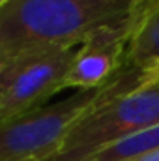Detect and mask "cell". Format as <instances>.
I'll return each instance as SVG.
<instances>
[{"instance_id":"9","label":"cell","mask_w":159,"mask_h":161,"mask_svg":"<svg viewBox=\"0 0 159 161\" xmlns=\"http://www.w3.org/2000/svg\"><path fill=\"white\" fill-rule=\"evenodd\" d=\"M157 80H159V60H156V62H152V64L139 69V86H137V90L146 88V86H150V84H154Z\"/></svg>"},{"instance_id":"11","label":"cell","mask_w":159,"mask_h":161,"mask_svg":"<svg viewBox=\"0 0 159 161\" xmlns=\"http://www.w3.org/2000/svg\"><path fill=\"white\" fill-rule=\"evenodd\" d=\"M148 2H152V0H133V9H139V8H142V6H146Z\"/></svg>"},{"instance_id":"8","label":"cell","mask_w":159,"mask_h":161,"mask_svg":"<svg viewBox=\"0 0 159 161\" xmlns=\"http://www.w3.org/2000/svg\"><path fill=\"white\" fill-rule=\"evenodd\" d=\"M45 54V53H41ZM41 54H19V56H0V96L6 92V88L11 84V80L17 77V73L30 64L34 58Z\"/></svg>"},{"instance_id":"12","label":"cell","mask_w":159,"mask_h":161,"mask_svg":"<svg viewBox=\"0 0 159 161\" xmlns=\"http://www.w3.org/2000/svg\"><path fill=\"white\" fill-rule=\"evenodd\" d=\"M6 2H8V0H0V8H2V6H4Z\"/></svg>"},{"instance_id":"10","label":"cell","mask_w":159,"mask_h":161,"mask_svg":"<svg viewBox=\"0 0 159 161\" xmlns=\"http://www.w3.org/2000/svg\"><path fill=\"white\" fill-rule=\"evenodd\" d=\"M127 161H159V150L157 152H150V154H146V156H139V158L127 159Z\"/></svg>"},{"instance_id":"6","label":"cell","mask_w":159,"mask_h":161,"mask_svg":"<svg viewBox=\"0 0 159 161\" xmlns=\"http://www.w3.org/2000/svg\"><path fill=\"white\" fill-rule=\"evenodd\" d=\"M159 60V0L133 9L131 34L125 49V66L140 69Z\"/></svg>"},{"instance_id":"7","label":"cell","mask_w":159,"mask_h":161,"mask_svg":"<svg viewBox=\"0 0 159 161\" xmlns=\"http://www.w3.org/2000/svg\"><path fill=\"white\" fill-rule=\"evenodd\" d=\"M159 150V124L140 129L114 144L99 150L86 161H127Z\"/></svg>"},{"instance_id":"2","label":"cell","mask_w":159,"mask_h":161,"mask_svg":"<svg viewBox=\"0 0 159 161\" xmlns=\"http://www.w3.org/2000/svg\"><path fill=\"white\" fill-rule=\"evenodd\" d=\"M139 86V69L123 68L112 80L0 124V161H41L56 152L77 122L96 107Z\"/></svg>"},{"instance_id":"3","label":"cell","mask_w":159,"mask_h":161,"mask_svg":"<svg viewBox=\"0 0 159 161\" xmlns=\"http://www.w3.org/2000/svg\"><path fill=\"white\" fill-rule=\"evenodd\" d=\"M159 124V80L114 97L82 116L60 148L41 161H86L99 150Z\"/></svg>"},{"instance_id":"4","label":"cell","mask_w":159,"mask_h":161,"mask_svg":"<svg viewBox=\"0 0 159 161\" xmlns=\"http://www.w3.org/2000/svg\"><path fill=\"white\" fill-rule=\"evenodd\" d=\"M75 53L77 47L54 49L26 64L0 96V124L40 109L43 101L62 92V79Z\"/></svg>"},{"instance_id":"5","label":"cell","mask_w":159,"mask_h":161,"mask_svg":"<svg viewBox=\"0 0 159 161\" xmlns=\"http://www.w3.org/2000/svg\"><path fill=\"white\" fill-rule=\"evenodd\" d=\"M131 23L105 26L77 47L75 58L62 79V90H94L112 80L125 66V49Z\"/></svg>"},{"instance_id":"13","label":"cell","mask_w":159,"mask_h":161,"mask_svg":"<svg viewBox=\"0 0 159 161\" xmlns=\"http://www.w3.org/2000/svg\"><path fill=\"white\" fill-rule=\"evenodd\" d=\"M32 161H38V159H32Z\"/></svg>"},{"instance_id":"1","label":"cell","mask_w":159,"mask_h":161,"mask_svg":"<svg viewBox=\"0 0 159 161\" xmlns=\"http://www.w3.org/2000/svg\"><path fill=\"white\" fill-rule=\"evenodd\" d=\"M131 19L133 0H8L0 8V56L79 47Z\"/></svg>"}]
</instances>
